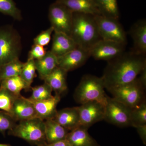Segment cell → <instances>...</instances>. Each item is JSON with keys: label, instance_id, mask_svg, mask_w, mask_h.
<instances>
[{"label": "cell", "instance_id": "8", "mask_svg": "<svg viewBox=\"0 0 146 146\" xmlns=\"http://www.w3.org/2000/svg\"><path fill=\"white\" fill-rule=\"evenodd\" d=\"M94 16L102 39L127 44L126 33L119 19L102 15Z\"/></svg>", "mask_w": 146, "mask_h": 146}, {"label": "cell", "instance_id": "1", "mask_svg": "<svg viewBox=\"0 0 146 146\" xmlns=\"http://www.w3.org/2000/svg\"><path fill=\"white\" fill-rule=\"evenodd\" d=\"M146 67L145 56L133 52H124L108 61L102 77L108 91L133 81Z\"/></svg>", "mask_w": 146, "mask_h": 146}, {"label": "cell", "instance_id": "28", "mask_svg": "<svg viewBox=\"0 0 146 146\" xmlns=\"http://www.w3.org/2000/svg\"><path fill=\"white\" fill-rule=\"evenodd\" d=\"M32 94L29 99L33 101H41L49 99L53 97L52 89L47 83L39 86L31 87Z\"/></svg>", "mask_w": 146, "mask_h": 146}, {"label": "cell", "instance_id": "33", "mask_svg": "<svg viewBox=\"0 0 146 146\" xmlns=\"http://www.w3.org/2000/svg\"><path fill=\"white\" fill-rule=\"evenodd\" d=\"M47 51L44 46L34 44L29 52L27 60H38L43 57Z\"/></svg>", "mask_w": 146, "mask_h": 146}, {"label": "cell", "instance_id": "35", "mask_svg": "<svg viewBox=\"0 0 146 146\" xmlns=\"http://www.w3.org/2000/svg\"><path fill=\"white\" fill-rule=\"evenodd\" d=\"M139 76L138 79L144 88H146V67L142 70L141 72L139 74Z\"/></svg>", "mask_w": 146, "mask_h": 146}, {"label": "cell", "instance_id": "21", "mask_svg": "<svg viewBox=\"0 0 146 146\" xmlns=\"http://www.w3.org/2000/svg\"><path fill=\"white\" fill-rule=\"evenodd\" d=\"M34 60L39 78L43 80L58 65V58L50 50L47 51L46 54L42 58Z\"/></svg>", "mask_w": 146, "mask_h": 146}, {"label": "cell", "instance_id": "19", "mask_svg": "<svg viewBox=\"0 0 146 146\" xmlns=\"http://www.w3.org/2000/svg\"><path fill=\"white\" fill-rule=\"evenodd\" d=\"M89 129L82 126L69 131L66 140L71 146H101L88 132Z\"/></svg>", "mask_w": 146, "mask_h": 146}, {"label": "cell", "instance_id": "26", "mask_svg": "<svg viewBox=\"0 0 146 146\" xmlns=\"http://www.w3.org/2000/svg\"><path fill=\"white\" fill-rule=\"evenodd\" d=\"M146 125V102L137 107L131 108V126L136 128Z\"/></svg>", "mask_w": 146, "mask_h": 146}, {"label": "cell", "instance_id": "2", "mask_svg": "<svg viewBox=\"0 0 146 146\" xmlns=\"http://www.w3.org/2000/svg\"><path fill=\"white\" fill-rule=\"evenodd\" d=\"M70 36L78 46L90 50L101 39L95 16L73 12Z\"/></svg>", "mask_w": 146, "mask_h": 146}, {"label": "cell", "instance_id": "10", "mask_svg": "<svg viewBox=\"0 0 146 146\" xmlns=\"http://www.w3.org/2000/svg\"><path fill=\"white\" fill-rule=\"evenodd\" d=\"M126 44L101 39L90 49V55L95 60L108 61L125 52Z\"/></svg>", "mask_w": 146, "mask_h": 146}, {"label": "cell", "instance_id": "4", "mask_svg": "<svg viewBox=\"0 0 146 146\" xmlns=\"http://www.w3.org/2000/svg\"><path fill=\"white\" fill-rule=\"evenodd\" d=\"M10 136L18 137L36 146H45L47 144L45 134L44 121L38 118L19 121L11 130Z\"/></svg>", "mask_w": 146, "mask_h": 146}, {"label": "cell", "instance_id": "29", "mask_svg": "<svg viewBox=\"0 0 146 146\" xmlns=\"http://www.w3.org/2000/svg\"><path fill=\"white\" fill-rule=\"evenodd\" d=\"M18 97L7 89L0 87V110L10 115L14 102Z\"/></svg>", "mask_w": 146, "mask_h": 146}, {"label": "cell", "instance_id": "34", "mask_svg": "<svg viewBox=\"0 0 146 146\" xmlns=\"http://www.w3.org/2000/svg\"><path fill=\"white\" fill-rule=\"evenodd\" d=\"M141 140L144 144L146 143V125L139 126L136 128Z\"/></svg>", "mask_w": 146, "mask_h": 146}, {"label": "cell", "instance_id": "3", "mask_svg": "<svg viewBox=\"0 0 146 146\" xmlns=\"http://www.w3.org/2000/svg\"><path fill=\"white\" fill-rule=\"evenodd\" d=\"M105 86L102 77L92 75L82 77L76 88L74 98L77 102L82 104L96 101L105 106L108 96L104 91Z\"/></svg>", "mask_w": 146, "mask_h": 146}, {"label": "cell", "instance_id": "17", "mask_svg": "<svg viewBox=\"0 0 146 146\" xmlns=\"http://www.w3.org/2000/svg\"><path fill=\"white\" fill-rule=\"evenodd\" d=\"M77 47L70 36L62 33L54 32L50 51L57 57L68 53Z\"/></svg>", "mask_w": 146, "mask_h": 146}, {"label": "cell", "instance_id": "14", "mask_svg": "<svg viewBox=\"0 0 146 146\" xmlns=\"http://www.w3.org/2000/svg\"><path fill=\"white\" fill-rule=\"evenodd\" d=\"M29 100L34 106L37 118L46 121L54 118L57 112L56 108L60 100V96L55 94L48 99L37 101Z\"/></svg>", "mask_w": 146, "mask_h": 146}, {"label": "cell", "instance_id": "37", "mask_svg": "<svg viewBox=\"0 0 146 146\" xmlns=\"http://www.w3.org/2000/svg\"><path fill=\"white\" fill-rule=\"evenodd\" d=\"M0 146H12L9 144H0Z\"/></svg>", "mask_w": 146, "mask_h": 146}, {"label": "cell", "instance_id": "16", "mask_svg": "<svg viewBox=\"0 0 146 146\" xmlns=\"http://www.w3.org/2000/svg\"><path fill=\"white\" fill-rule=\"evenodd\" d=\"M53 119L69 131L80 126L78 107L67 108L57 110Z\"/></svg>", "mask_w": 146, "mask_h": 146}, {"label": "cell", "instance_id": "25", "mask_svg": "<svg viewBox=\"0 0 146 146\" xmlns=\"http://www.w3.org/2000/svg\"><path fill=\"white\" fill-rule=\"evenodd\" d=\"M24 64L18 59L0 66V82L9 78L20 76Z\"/></svg>", "mask_w": 146, "mask_h": 146}, {"label": "cell", "instance_id": "30", "mask_svg": "<svg viewBox=\"0 0 146 146\" xmlns=\"http://www.w3.org/2000/svg\"><path fill=\"white\" fill-rule=\"evenodd\" d=\"M36 69L35 60H27L24 63L20 76L29 85L31 86L34 78L36 77Z\"/></svg>", "mask_w": 146, "mask_h": 146}, {"label": "cell", "instance_id": "15", "mask_svg": "<svg viewBox=\"0 0 146 146\" xmlns=\"http://www.w3.org/2000/svg\"><path fill=\"white\" fill-rule=\"evenodd\" d=\"M129 33L133 41L131 51L145 56L146 53V21L140 20L131 26Z\"/></svg>", "mask_w": 146, "mask_h": 146}, {"label": "cell", "instance_id": "12", "mask_svg": "<svg viewBox=\"0 0 146 146\" xmlns=\"http://www.w3.org/2000/svg\"><path fill=\"white\" fill-rule=\"evenodd\" d=\"M90 56L89 50L78 46L68 53L57 57V66L68 72L81 67Z\"/></svg>", "mask_w": 146, "mask_h": 146}, {"label": "cell", "instance_id": "23", "mask_svg": "<svg viewBox=\"0 0 146 146\" xmlns=\"http://www.w3.org/2000/svg\"><path fill=\"white\" fill-rule=\"evenodd\" d=\"M0 87L7 89L17 96H20L22 90L29 91L31 89V86L29 85L21 76H16L1 82Z\"/></svg>", "mask_w": 146, "mask_h": 146}, {"label": "cell", "instance_id": "13", "mask_svg": "<svg viewBox=\"0 0 146 146\" xmlns=\"http://www.w3.org/2000/svg\"><path fill=\"white\" fill-rule=\"evenodd\" d=\"M10 115L16 121L37 118L33 105L28 98L21 95L15 100Z\"/></svg>", "mask_w": 146, "mask_h": 146}, {"label": "cell", "instance_id": "22", "mask_svg": "<svg viewBox=\"0 0 146 146\" xmlns=\"http://www.w3.org/2000/svg\"><path fill=\"white\" fill-rule=\"evenodd\" d=\"M45 134L47 143L66 139L69 131L53 119L44 121Z\"/></svg>", "mask_w": 146, "mask_h": 146}, {"label": "cell", "instance_id": "18", "mask_svg": "<svg viewBox=\"0 0 146 146\" xmlns=\"http://www.w3.org/2000/svg\"><path fill=\"white\" fill-rule=\"evenodd\" d=\"M67 73L62 68L57 66L44 80L50 86L55 94L60 96L68 89Z\"/></svg>", "mask_w": 146, "mask_h": 146}, {"label": "cell", "instance_id": "5", "mask_svg": "<svg viewBox=\"0 0 146 146\" xmlns=\"http://www.w3.org/2000/svg\"><path fill=\"white\" fill-rule=\"evenodd\" d=\"M22 50L20 33L10 25L0 28V66L19 59Z\"/></svg>", "mask_w": 146, "mask_h": 146}, {"label": "cell", "instance_id": "31", "mask_svg": "<svg viewBox=\"0 0 146 146\" xmlns=\"http://www.w3.org/2000/svg\"><path fill=\"white\" fill-rule=\"evenodd\" d=\"M16 122L8 112L0 111V132L3 135L7 131L11 130L17 124Z\"/></svg>", "mask_w": 146, "mask_h": 146}, {"label": "cell", "instance_id": "7", "mask_svg": "<svg viewBox=\"0 0 146 146\" xmlns=\"http://www.w3.org/2000/svg\"><path fill=\"white\" fill-rule=\"evenodd\" d=\"M131 108L114 98L108 96L104 120L121 127L131 126Z\"/></svg>", "mask_w": 146, "mask_h": 146}, {"label": "cell", "instance_id": "6", "mask_svg": "<svg viewBox=\"0 0 146 146\" xmlns=\"http://www.w3.org/2000/svg\"><path fill=\"white\" fill-rule=\"evenodd\" d=\"M145 90L137 77L131 82L108 91L115 99L133 108L146 101Z\"/></svg>", "mask_w": 146, "mask_h": 146}, {"label": "cell", "instance_id": "32", "mask_svg": "<svg viewBox=\"0 0 146 146\" xmlns=\"http://www.w3.org/2000/svg\"><path fill=\"white\" fill-rule=\"evenodd\" d=\"M53 32H54V29L51 27L46 30L42 31L33 39L34 44L44 47L48 44L50 42Z\"/></svg>", "mask_w": 146, "mask_h": 146}, {"label": "cell", "instance_id": "9", "mask_svg": "<svg viewBox=\"0 0 146 146\" xmlns=\"http://www.w3.org/2000/svg\"><path fill=\"white\" fill-rule=\"evenodd\" d=\"M73 12L67 7L58 3H53L49 8L48 18L54 32L62 33L70 36Z\"/></svg>", "mask_w": 146, "mask_h": 146}, {"label": "cell", "instance_id": "36", "mask_svg": "<svg viewBox=\"0 0 146 146\" xmlns=\"http://www.w3.org/2000/svg\"><path fill=\"white\" fill-rule=\"evenodd\" d=\"M45 146H71L66 139L61 140L51 143H47Z\"/></svg>", "mask_w": 146, "mask_h": 146}, {"label": "cell", "instance_id": "27", "mask_svg": "<svg viewBox=\"0 0 146 146\" xmlns=\"http://www.w3.org/2000/svg\"><path fill=\"white\" fill-rule=\"evenodd\" d=\"M0 12L16 21H21L23 19L21 11L13 0H0Z\"/></svg>", "mask_w": 146, "mask_h": 146}, {"label": "cell", "instance_id": "24", "mask_svg": "<svg viewBox=\"0 0 146 146\" xmlns=\"http://www.w3.org/2000/svg\"><path fill=\"white\" fill-rule=\"evenodd\" d=\"M102 16L119 19L117 0H92Z\"/></svg>", "mask_w": 146, "mask_h": 146}, {"label": "cell", "instance_id": "20", "mask_svg": "<svg viewBox=\"0 0 146 146\" xmlns=\"http://www.w3.org/2000/svg\"><path fill=\"white\" fill-rule=\"evenodd\" d=\"M72 12L86 13L94 16L101 15L92 0H56Z\"/></svg>", "mask_w": 146, "mask_h": 146}, {"label": "cell", "instance_id": "11", "mask_svg": "<svg viewBox=\"0 0 146 146\" xmlns=\"http://www.w3.org/2000/svg\"><path fill=\"white\" fill-rule=\"evenodd\" d=\"M105 106L99 102H87L78 106L80 126L89 129L95 123L104 120Z\"/></svg>", "mask_w": 146, "mask_h": 146}]
</instances>
